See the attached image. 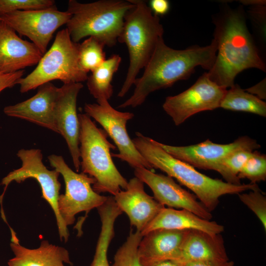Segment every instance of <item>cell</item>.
Masks as SVG:
<instances>
[{"mask_svg": "<svg viewBox=\"0 0 266 266\" xmlns=\"http://www.w3.org/2000/svg\"><path fill=\"white\" fill-rule=\"evenodd\" d=\"M227 90L210 79L205 72L188 89L166 97L163 108L179 126L195 114L219 108Z\"/></svg>", "mask_w": 266, "mask_h": 266, "instance_id": "cell-11", "label": "cell"}, {"mask_svg": "<svg viewBox=\"0 0 266 266\" xmlns=\"http://www.w3.org/2000/svg\"><path fill=\"white\" fill-rule=\"evenodd\" d=\"M220 107L266 116V102L241 89L238 85H234L227 90Z\"/></svg>", "mask_w": 266, "mask_h": 266, "instance_id": "cell-25", "label": "cell"}, {"mask_svg": "<svg viewBox=\"0 0 266 266\" xmlns=\"http://www.w3.org/2000/svg\"><path fill=\"white\" fill-rule=\"evenodd\" d=\"M181 266H233L234 263L232 261L225 262H189L180 263Z\"/></svg>", "mask_w": 266, "mask_h": 266, "instance_id": "cell-35", "label": "cell"}, {"mask_svg": "<svg viewBox=\"0 0 266 266\" xmlns=\"http://www.w3.org/2000/svg\"><path fill=\"white\" fill-rule=\"evenodd\" d=\"M140 232L131 231L126 241L118 249L111 266H143L138 254V248L142 238Z\"/></svg>", "mask_w": 266, "mask_h": 266, "instance_id": "cell-28", "label": "cell"}, {"mask_svg": "<svg viewBox=\"0 0 266 266\" xmlns=\"http://www.w3.org/2000/svg\"></svg>", "mask_w": 266, "mask_h": 266, "instance_id": "cell-38", "label": "cell"}, {"mask_svg": "<svg viewBox=\"0 0 266 266\" xmlns=\"http://www.w3.org/2000/svg\"><path fill=\"white\" fill-rule=\"evenodd\" d=\"M149 266H181V265L176 261L169 260L159 262Z\"/></svg>", "mask_w": 266, "mask_h": 266, "instance_id": "cell-36", "label": "cell"}, {"mask_svg": "<svg viewBox=\"0 0 266 266\" xmlns=\"http://www.w3.org/2000/svg\"><path fill=\"white\" fill-rule=\"evenodd\" d=\"M83 87L81 83L64 84L59 88L55 106V118L58 133L67 145L77 172L80 168L79 151L80 124L76 102L79 92Z\"/></svg>", "mask_w": 266, "mask_h": 266, "instance_id": "cell-15", "label": "cell"}, {"mask_svg": "<svg viewBox=\"0 0 266 266\" xmlns=\"http://www.w3.org/2000/svg\"><path fill=\"white\" fill-rule=\"evenodd\" d=\"M10 232V246L14 257L9 260L8 266H65L64 263L73 265L69 252L64 247L43 240L38 248L29 249L20 244L13 230Z\"/></svg>", "mask_w": 266, "mask_h": 266, "instance_id": "cell-21", "label": "cell"}, {"mask_svg": "<svg viewBox=\"0 0 266 266\" xmlns=\"http://www.w3.org/2000/svg\"><path fill=\"white\" fill-rule=\"evenodd\" d=\"M214 22L217 53L212 68L207 72L210 79L227 89L234 85L236 75L246 69L266 71V65L248 30L242 8L225 9Z\"/></svg>", "mask_w": 266, "mask_h": 266, "instance_id": "cell-2", "label": "cell"}, {"mask_svg": "<svg viewBox=\"0 0 266 266\" xmlns=\"http://www.w3.org/2000/svg\"><path fill=\"white\" fill-rule=\"evenodd\" d=\"M105 45L98 39L88 37L78 45V62L81 69L92 72L106 59L103 51Z\"/></svg>", "mask_w": 266, "mask_h": 266, "instance_id": "cell-26", "label": "cell"}, {"mask_svg": "<svg viewBox=\"0 0 266 266\" xmlns=\"http://www.w3.org/2000/svg\"><path fill=\"white\" fill-rule=\"evenodd\" d=\"M121 60L122 58L119 55H112L88 76L86 81L88 90L97 100V102L108 100L112 97L113 88L111 81L114 74L119 68Z\"/></svg>", "mask_w": 266, "mask_h": 266, "instance_id": "cell-24", "label": "cell"}, {"mask_svg": "<svg viewBox=\"0 0 266 266\" xmlns=\"http://www.w3.org/2000/svg\"><path fill=\"white\" fill-rule=\"evenodd\" d=\"M189 230L160 229L143 235L138 248L141 264L149 266L165 260L177 261Z\"/></svg>", "mask_w": 266, "mask_h": 266, "instance_id": "cell-19", "label": "cell"}, {"mask_svg": "<svg viewBox=\"0 0 266 266\" xmlns=\"http://www.w3.org/2000/svg\"><path fill=\"white\" fill-rule=\"evenodd\" d=\"M17 156L22 162L21 167L10 172L1 181L4 185V191L0 196V203L2 201L8 185L14 181L20 183L30 178L35 179L39 183L42 191L41 197L51 206L55 215L59 234L61 240L66 242L69 234L67 227L62 219L58 209V199L61 184L58 180L60 173L55 169L49 170L42 162V154L39 149L19 150Z\"/></svg>", "mask_w": 266, "mask_h": 266, "instance_id": "cell-9", "label": "cell"}, {"mask_svg": "<svg viewBox=\"0 0 266 266\" xmlns=\"http://www.w3.org/2000/svg\"><path fill=\"white\" fill-rule=\"evenodd\" d=\"M84 111L100 125L114 141L119 153L111 154L112 156L127 162L134 168L153 169L136 149L128 134L127 123L133 118V113L118 111L106 100L97 103H86Z\"/></svg>", "mask_w": 266, "mask_h": 266, "instance_id": "cell-10", "label": "cell"}, {"mask_svg": "<svg viewBox=\"0 0 266 266\" xmlns=\"http://www.w3.org/2000/svg\"><path fill=\"white\" fill-rule=\"evenodd\" d=\"M43 55L33 43L21 38L0 20V72H15L36 65Z\"/></svg>", "mask_w": 266, "mask_h": 266, "instance_id": "cell-18", "label": "cell"}, {"mask_svg": "<svg viewBox=\"0 0 266 266\" xmlns=\"http://www.w3.org/2000/svg\"><path fill=\"white\" fill-rule=\"evenodd\" d=\"M53 0H0V15L16 11L39 10L55 7Z\"/></svg>", "mask_w": 266, "mask_h": 266, "instance_id": "cell-30", "label": "cell"}, {"mask_svg": "<svg viewBox=\"0 0 266 266\" xmlns=\"http://www.w3.org/2000/svg\"><path fill=\"white\" fill-rule=\"evenodd\" d=\"M216 53L217 46L213 39L206 46L176 50L167 46L163 37L160 38L142 75L135 81L133 94L118 107H136L141 105L151 93L188 78L197 66L209 70Z\"/></svg>", "mask_w": 266, "mask_h": 266, "instance_id": "cell-1", "label": "cell"}, {"mask_svg": "<svg viewBox=\"0 0 266 266\" xmlns=\"http://www.w3.org/2000/svg\"><path fill=\"white\" fill-rule=\"evenodd\" d=\"M240 2L244 5H250L252 6L266 5V1L261 0H240Z\"/></svg>", "mask_w": 266, "mask_h": 266, "instance_id": "cell-37", "label": "cell"}, {"mask_svg": "<svg viewBox=\"0 0 266 266\" xmlns=\"http://www.w3.org/2000/svg\"><path fill=\"white\" fill-rule=\"evenodd\" d=\"M148 6L152 13L158 17L166 14L170 9V3L167 0H151Z\"/></svg>", "mask_w": 266, "mask_h": 266, "instance_id": "cell-33", "label": "cell"}, {"mask_svg": "<svg viewBox=\"0 0 266 266\" xmlns=\"http://www.w3.org/2000/svg\"><path fill=\"white\" fill-rule=\"evenodd\" d=\"M133 6L130 0H100L89 3L69 0L66 11L71 16L66 24V29L75 43L92 36L105 46L112 47L118 41L126 14Z\"/></svg>", "mask_w": 266, "mask_h": 266, "instance_id": "cell-5", "label": "cell"}, {"mask_svg": "<svg viewBox=\"0 0 266 266\" xmlns=\"http://www.w3.org/2000/svg\"><path fill=\"white\" fill-rule=\"evenodd\" d=\"M79 151L82 172L96 181L93 189L98 194L108 193L114 196L128 183L116 167L110 150L116 146L107 139V134L98 128L86 113L79 114Z\"/></svg>", "mask_w": 266, "mask_h": 266, "instance_id": "cell-6", "label": "cell"}, {"mask_svg": "<svg viewBox=\"0 0 266 266\" xmlns=\"http://www.w3.org/2000/svg\"><path fill=\"white\" fill-rule=\"evenodd\" d=\"M157 144L173 157L194 167L215 171L220 162L233 153L240 150L255 151L261 147L256 140L247 136L225 144L215 143L209 139L184 146L169 145L158 141Z\"/></svg>", "mask_w": 266, "mask_h": 266, "instance_id": "cell-13", "label": "cell"}, {"mask_svg": "<svg viewBox=\"0 0 266 266\" xmlns=\"http://www.w3.org/2000/svg\"><path fill=\"white\" fill-rule=\"evenodd\" d=\"M254 151L240 150L230 154L219 164L216 170L226 182L235 185L241 184L237 175Z\"/></svg>", "mask_w": 266, "mask_h": 266, "instance_id": "cell-27", "label": "cell"}, {"mask_svg": "<svg viewBox=\"0 0 266 266\" xmlns=\"http://www.w3.org/2000/svg\"><path fill=\"white\" fill-rule=\"evenodd\" d=\"M240 201L251 210L266 230V197L260 189L238 194Z\"/></svg>", "mask_w": 266, "mask_h": 266, "instance_id": "cell-31", "label": "cell"}, {"mask_svg": "<svg viewBox=\"0 0 266 266\" xmlns=\"http://www.w3.org/2000/svg\"><path fill=\"white\" fill-rule=\"evenodd\" d=\"M133 6L126 14L118 41L125 43L129 56V66L118 97H123L134 84L140 70L152 56L164 29L146 1L130 0Z\"/></svg>", "mask_w": 266, "mask_h": 266, "instance_id": "cell-4", "label": "cell"}, {"mask_svg": "<svg viewBox=\"0 0 266 266\" xmlns=\"http://www.w3.org/2000/svg\"><path fill=\"white\" fill-rule=\"evenodd\" d=\"M78 45L72 40L66 28L59 31L35 69L18 80L20 92L34 90L54 80H60L64 84L86 81L87 73L79 65Z\"/></svg>", "mask_w": 266, "mask_h": 266, "instance_id": "cell-7", "label": "cell"}, {"mask_svg": "<svg viewBox=\"0 0 266 266\" xmlns=\"http://www.w3.org/2000/svg\"><path fill=\"white\" fill-rule=\"evenodd\" d=\"M117 206L128 216L130 224L141 232L165 206L144 190V183L134 177L125 190L114 197Z\"/></svg>", "mask_w": 266, "mask_h": 266, "instance_id": "cell-16", "label": "cell"}, {"mask_svg": "<svg viewBox=\"0 0 266 266\" xmlns=\"http://www.w3.org/2000/svg\"><path fill=\"white\" fill-rule=\"evenodd\" d=\"M135 134L133 141L152 168L166 172L190 189L210 212L217 207L219 198L223 195L260 189L257 184L235 185L211 178L199 172L189 164L172 156L162 148L157 141L139 132H136Z\"/></svg>", "mask_w": 266, "mask_h": 266, "instance_id": "cell-3", "label": "cell"}, {"mask_svg": "<svg viewBox=\"0 0 266 266\" xmlns=\"http://www.w3.org/2000/svg\"><path fill=\"white\" fill-rule=\"evenodd\" d=\"M239 179L246 178L250 183L266 180V156L257 151H254L252 156L245 163L238 174Z\"/></svg>", "mask_w": 266, "mask_h": 266, "instance_id": "cell-29", "label": "cell"}, {"mask_svg": "<svg viewBox=\"0 0 266 266\" xmlns=\"http://www.w3.org/2000/svg\"><path fill=\"white\" fill-rule=\"evenodd\" d=\"M56 6L46 9L16 11L0 15V19L21 35L28 37L44 54L55 32L71 18Z\"/></svg>", "mask_w": 266, "mask_h": 266, "instance_id": "cell-12", "label": "cell"}, {"mask_svg": "<svg viewBox=\"0 0 266 266\" xmlns=\"http://www.w3.org/2000/svg\"><path fill=\"white\" fill-rule=\"evenodd\" d=\"M48 159L51 166L63 176L65 181V193L59 195L58 204L60 215L67 227L74 223L77 214L88 213L107 200L108 197L100 195L93 189L92 185L96 182L94 178L73 171L62 156L53 154Z\"/></svg>", "mask_w": 266, "mask_h": 266, "instance_id": "cell-8", "label": "cell"}, {"mask_svg": "<svg viewBox=\"0 0 266 266\" xmlns=\"http://www.w3.org/2000/svg\"><path fill=\"white\" fill-rule=\"evenodd\" d=\"M229 260L221 234L189 230L176 261L225 262Z\"/></svg>", "mask_w": 266, "mask_h": 266, "instance_id": "cell-20", "label": "cell"}, {"mask_svg": "<svg viewBox=\"0 0 266 266\" xmlns=\"http://www.w3.org/2000/svg\"><path fill=\"white\" fill-rule=\"evenodd\" d=\"M59 88L49 82L40 87L31 98L14 105L5 106V114L20 118L51 130L58 131L55 118V106Z\"/></svg>", "mask_w": 266, "mask_h": 266, "instance_id": "cell-17", "label": "cell"}, {"mask_svg": "<svg viewBox=\"0 0 266 266\" xmlns=\"http://www.w3.org/2000/svg\"><path fill=\"white\" fill-rule=\"evenodd\" d=\"M134 174L150 187L154 199L164 206L186 209L203 219H212L211 213L197 200L196 196L182 188L173 178L144 167L134 168Z\"/></svg>", "mask_w": 266, "mask_h": 266, "instance_id": "cell-14", "label": "cell"}, {"mask_svg": "<svg viewBox=\"0 0 266 266\" xmlns=\"http://www.w3.org/2000/svg\"><path fill=\"white\" fill-rule=\"evenodd\" d=\"M245 90L251 94L256 95V96L261 100H265L266 97V78L256 85Z\"/></svg>", "mask_w": 266, "mask_h": 266, "instance_id": "cell-34", "label": "cell"}, {"mask_svg": "<svg viewBox=\"0 0 266 266\" xmlns=\"http://www.w3.org/2000/svg\"><path fill=\"white\" fill-rule=\"evenodd\" d=\"M97 209L100 219L101 229L90 266H111L108 261L107 251L114 236L115 222L123 212L113 196H108L105 202Z\"/></svg>", "mask_w": 266, "mask_h": 266, "instance_id": "cell-23", "label": "cell"}, {"mask_svg": "<svg viewBox=\"0 0 266 266\" xmlns=\"http://www.w3.org/2000/svg\"><path fill=\"white\" fill-rule=\"evenodd\" d=\"M196 230L211 234H221L224 227L215 221L203 219L186 209L164 207L140 232L142 236L157 229Z\"/></svg>", "mask_w": 266, "mask_h": 266, "instance_id": "cell-22", "label": "cell"}, {"mask_svg": "<svg viewBox=\"0 0 266 266\" xmlns=\"http://www.w3.org/2000/svg\"><path fill=\"white\" fill-rule=\"evenodd\" d=\"M24 72V70L8 73L0 72V92L16 85L18 80L22 77Z\"/></svg>", "mask_w": 266, "mask_h": 266, "instance_id": "cell-32", "label": "cell"}]
</instances>
